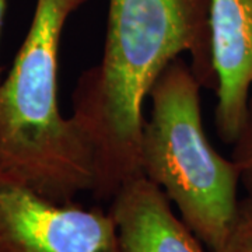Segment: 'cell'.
Returning a JSON list of instances; mask_svg holds the SVG:
<instances>
[{"instance_id": "5", "label": "cell", "mask_w": 252, "mask_h": 252, "mask_svg": "<svg viewBox=\"0 0 252 252\" xmlns=\"http://www.w3.org/2000/svg\"><path fill=\"white\" fill-rule=\"evenodd\" d=\"M210 42L217 79L216 129L233 144L241 130L252 87V0H210Z\"/></svg>"}, {"instance_id": "2", "label": "cell", "mask_w": 252, "mask_h": 252, "mask_svg": "<svg viewBox=\"0 0 252 252\" xmlns=\"http://www.w3.org/2000/svg\"><path fill=\"white\" fill-rule=\"evenodd\" d=\"M87 0H36L26 39L0 81V174L58 203L95 188L86 136L58 99L59 46L69 17Z\"/></svg>"}, {"instance_id": "6", "label": "cell", "mask_w": 252, "mask_h": 252, "mask_svg": "<svg viewBox=\"0 0 252 252\" xmlns=\"http://www.w3.org/2000/svg\"><path fill=\"white\" fill-rule=\"evenodd\" d=\"M170 202L144 175L122 185L109 209L119 252H206L184 220L174 215Z\"/></svg>"}, {"instance_id": "7", "label": "cell", "mask_w": 252, "mask_h": 252, "mask_svg": "<svg viewBox=\"0 0 252 252\" xmlns=\"http://www.w3.org/2000/svg\"><path fill=\"white\" fill-rule=\"evenodd\" d=\"M231 160L240 174V184L247 190V199L252 203V95L241 130L237 136Z\"/></svg>"}, {"instance_id": "3", "label": "cell", "mask_w": 252, "mask_h": 252, "mask_svg": "<svg viewBox=\"0 0 252 252\" xmlns=\"http://www.w3.org/2000/svg\"><path fill=\"white\" fill-rule=\"evenodd\" d=\"M200 83L181 58L156 80L144 119L140 168L174 202L184 223L203 245L217 252L235 223L240 174L233 160L221 157L205 133Z\"/></svg>"}, {"instance_id": "1", "label": "cell", "mask_w": 252, "mask_h": 252, "mask_svg": "<svg viewBox=\"0 0 252 252\" xmlns=\"http://www.w3.org/2000/svg\"><path fill=\"white\" fill-rule=\"evenodd\" d=\"M209 13L210 0H109L102 59L73 93L72 118L93 152L97 199H112L143 175V105L172 61L188 54L200 86L216 91Z\"/></svg>"}, {"instance_id": "4", "label": "cell", "mask_w": 252, "mask_h": 252, "mask_svg": "<svg viewBox=\"0 0 252 252\" xmlns=\"http://www.w3.org/2000/svg\"><path fill=\"white\" fill-rule=\"evenodd\" d=\"M0 252H119L111 213L58 203L0 174Z\"/></svg>"}, {"instance_id": "9", "label": "cell", "mask_w": 252, "mask_h": 252, "mask_svg": "<svg viewBox=\"0 0 252 252\" xmlns=\"http://www.w3.org/2000/svg\"><path fill=\"white\" fill-rule=\"evenodd\" d=\"M6 6L7 0H0V34H1V27H3V20H4V13H6ZM1 66H0V76H1Z\"/></svg>"}, {"instance_id": "8", "label": "cell", "mask_w": 252, "mask_h": 252, "mask_svg": "<svg viewBox=\"0 0 252 252\" xmlns=\"http://www.w3.org/2000/svg\"><path fill=\"white\" fill-rule=\"evenodd\" d=\"M217 252H252V203L248 199L240 202L234 225Z\"/></svg>"}]
</instances>
